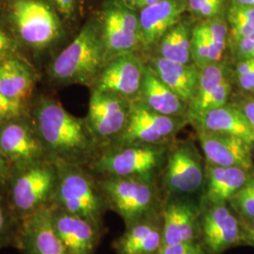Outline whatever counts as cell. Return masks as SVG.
I'll return each instance as SVG.
<instances>
[{"mask_svg": "<svg viewBox=\"0 0 254 254\" xmlns=\"http://www.w3.org/2000/svg\"><path fill=\"white\" fill-rule=\"evenodd\" d=\"M158 227L148 221H136V223L130 224L128 231L119 240L117 245L119 254H131L134 248L144 241Z\"/></svg>", "mask_w": 254, "mask_h": 254, "instance_id": "cell-30", "label": "cell"}, {"mask_svg": "<svg viewBox=\"0 0 254 254\" xmlns=\"http://www.w3.org/2000/svg\"><path fill=\"white\" fill-rule=\"evenodd\" d=\"M206 162L221 167H238L248 172L254 168L253 146L237 136L197 130Z\"/></svg>", "mask_w": 254, "mask_h": 254, "instance_id": "cell-15", "label": "cell"}, {"mask_svg": "<svg viewBox=\"0 0 254 254\" xmlns=\"http://www.w3.org/2000/svg\"><path fill=\"white\" fill-rule=\"evenodd\" d=\"M108 208L132 224L152 211L156 196L152 181L137 177L103 176L97 181Z\"/></svg>", "mask_w": 254, "mask_h": 254, "instance_id": "cell-6", "label": "cell"}, {"mask_svg": "<svg viewBox=\"0 0 254 254\" xmlns=\"http://www.w3.org/2000/svg\"><path fill=\"white\" fill-rule=\"evenodd\" d=\"M35 129L53 161L81 165L91 158L95 149L96 139L87 123L55 101H44L40 105Z\"/></svg>", "mask_w": 254, "mask_h": 254, "instance_id": "cell-1", "label": "cell"}, {"mask_svg": "<svg viewBox=\"0 0 254 254\" xmlns=\"http://www.w3.org/2000/svg\"><path fill=\"white\" fill-rule=\"evenodd\" d=\"M225 17L232 41H237L254 34V7L230 3Z\"/></svg>", "mask_w": 254, "mask_h": 254, "instance_id": "cell-28", "label": "cell"}, {"mask_svg": "<svg viewBox=\"0 0 254 254\" xmlns=\"http://www.w3.org/2000/svg\"><path fill=\"white\" fill-rule=\"evenodd\" d=\"M206 254L205 252H202V253H199V254Z\"/></svg>", "mask_w": 254, "mask_h": 254, "instance_id": "cell-45", "label": "cell"}, {"mask_svg": "<svg viewBox=\"0 0 254 254\" xmlns=\"http://www.w3.org/2000/svg\"><path fill=\"white\" fill-rule=\"evenodd\" d=\"M231 3H236V4H240V5L254 7V0H231Z\"/></svg>", "mask_w": 254, "mask_h": 254, "instance_id": "cell-43", "label": "cell"}, {"mask_svg": "<svg viewBox=\"0 0 254 254\" xmlns=\"http://www.w3.org/2000/svg\"><path fill=\"white\" fill-rule=\"evenodd\" d=\"M100 27L106 64L122 55L135 52L141 45L138 11L120 0L107 2Z\"/></svg>", "mask_w": 254, "mask_h": 254, "instance_id": "cell-7", "label": "cell"}, {"mask_svg": "<svg viewBox=\"0 0 254 254\" xmlns=\"http://www.w3.org/2000/svg\"><path fill=\"white\" fill-rule=\"evenodd\" d=\"M188 11L194 19H205L225 16L229 7L228 0H187Z\"/></svg>", "mask_w": 254, "mask_h": 254, "instance_id": "cell-32", "label": "cell"}, {"mask_svg": "<svg viewBox=\"0 0 254 254\" xmlns=\"http://www.w3.org/2000/svg\"><path fill=\"white\" fill-rule=\"evenodd\" d=\"M158 0H139L137 3H136V11H138V10H140L141 9H143V8H145V7H148V6H150V5H152V4H154L155 2H157Z\"/></svg>", "mask_w": 254, "mask_h": 254, "instance_id": "cell-42", "label": "cell"}, {"mask_svg": "<svg viewBox=\"0 0 254 254\" xmlns=\"http://www.w3.org/2000/svg\"><path fill=\"white\" fill-rule=\"evenodd\" d=\"M188 11L187 0H158L138 10L141 46H154Z\"/></svg>", "mask_w": 254, "mask_h": 254, "instance_id": "cell-19", "label": "cell"}, {"mask_svg": "<svg viewBox=\"0 0 254 254\" xmlns=\"http://www.w3.org/2000/svg\"><path fill=\"white\" fill-rule=\"evenodd\" d=\"M200 212L201 207L189 198L170 200L164 208L162 245L196 241L200 232Z\"/></svg>", "mask_w": 254, "mask_h": 254, "instance_id": "cell-18", "label": "cell"}, {"mask_svg": "<svg viewBox=\"0 0 254 254\" xmlns=\"http://www.w3.org/2000/svg\"><path fill=\"white\" fill-rule=\"evenodd\" d=\"M130 100L94 89L89 103L87 125L95 139L116 138L127 126Z\"/></svg>", "mask_w": 254, "mask_h": 254, "instance_id": "cell-11", "label": "cell"}, {"mask_svg": "<svg viewBox=\"0 0 254 254\" xmlns=\"http://www.w3.org/2000/svg\"><path fill=\"white\" fill-rule=\"evenodd\" d=\"M225 79H227L225 67L220 63L209 64L200 69L196 94L188 106L187 117L190 122L198 118L204 112L209 99Z\"/></svg>", "mask_w": 254, "mask_h": 254, "instance_id": "cell-26", "label": "cell"}, {"mask_svg": "<svg viewBox=\"0 0 254 254\" xmlns=\"http://www.w3.org/2000/svg\"><path fill=\"white\" fill-rule=\"evenodd\" d=\"M231 208L244 219L254 218V175L228 201Z\"/></svg>", "mask_w": 254, "mask_h": 254, "instance_id": "cell-31", "label": "cell"}, {"mask_svg": "<svg viewBox=\"0 0 254 254\" xmlns=\"http://www.w3.org/2000/svg\"><path fill=\"white\" fill-rule=\"evenodd\" d=\"M17 249L25 254H69L55 232L50 206L21 220Z\"/></svg>", "mask_w": 254, "mask_h": 254, "instance_id": "cell-16", "label": "cell"}, {"mask_svg": "<svg viewBox=\"0 0 254 254\" xmlns=\"http://www.w3.org/2000/svg\"><path fill=\"white\" fill-rule=\"evenodd\" d=\"M57 182V164L47 158L12 172L4 196L22 220L52 204Z\"/></svg>", "mask_w": 254, "mask_h": 254, "instance_id": "cell-4", "label": "cell"}, {"mask_svg": "<svg viewBox=\"0 0 254 254\" xmlns=\"http://www.w3.org/2000/svg\"><path fill=\"white\" fill-rule=\"evenodd\" d=\"M58 182L51 205L89 220L101 228L108 205L97 181L81 165L55 161Z\"/></svg>", "mask_w": 254, "mask_h": 254, "instance_id": "cell-2", "label": "cell"}, {"mask_svg": "<svg viewBox=\"0 0 254 254\" xmlns=\"http://www.w3.org/2000/svg\"><path fill=\"white\" fill-rule=\"evenodd\" d=\"M52 1L54 2L56 7L65 16L73 15L75 9L76 0H52Z\"/></svg>", "mask_w": 254, "mask_h": 254, "instance_id": "cell-37", "label": "cell"}, {"mask_svg": "<svg viewBox=\"0 0 254 254\" xmlns=\"http://www.w3.org/2000/svg\"><path fill=\"white\" fill-rule=\"evenodd\" d=\"M164 185L174 196L188 198L203 190L205 164L190 140L173 146L166 156Z\"/></svg>", "mask_w": 254, "mask_h": 254, "instance_id": "cell-8", "label": "cell"}, {"mask_svg": "<svg viewBox=\"0 0 254 254\" xmlns=\"http://www.w3.org/2000/svg\"><path fill=\"white\" fill-rule=\"evenodd\" d=\"M34 80L27 65L15 59L0 62V91L11 103L22 107L33 90Z\"/></svg>", "mask_w": 254, "mask_h": 254, "instance_id": "cell-24", "label": "cell"}, {"mask_svg": "<svg viewBox=\"0 0 254 254\" xmlns=\"http://www.w3.org/2000/svg\"><path fill=\"white\" fill-rule=\"evenodd\" d=\"M138 99L147 108L172 117L187 116L188 105L164 83L150 65H145Z\"/></svg>", "mask_w": 254, "mask_h": 254, "instance_id": "cell-20", "label": "cell"}, {"mask_svg": "<svg viewBox=\"0 0 254 254\" xmlns=\"http://www.w3.org/2000/svg\"><path fill=\"white\" fill-rule=\"evenodd\" d=\"M105 64L100 24L91 21L56 58L51 73L63 83L87 84L98 77Z\"/></svg>", "mask_w": 254, "mask_h": 254, "instance_id": "cell-3", "label": "cell"}, {"mask_svg": "<svg viewBox=\"0 0 254 254\" xmlns=\"http://www.w3.org/2000/svg\"><path fill=\"white\" fill-rule=\"evenodd\" d=\"M167 153L168 148L164 144L118 145L95 156L91 160V168L102 176L137 177L152 181Z\"/></svg>", "mask_w": 254, "mask_h": 254, "instance_id": "cell-5", "label": "cell"}, {"mask_svg": "<svg viewBox=\"0 0 254 254\" xmlns=\"http://www.w3.org/2000/svg\"><path fill=\"white\" fill-rule=\"evenodd\" d=\"M0 149L12 172L49 158L36 129L14 121L0 127Z\"/></svg>", "mask_w": 254, "mask_h": 254, "instance_id": "cell-12", "label": "cell"}, {"mask_svg": "<svg viewBox=\"0 0 254 254\" xmlns=\"http://www.w3.org/2000/svg\"><path fill=\"white\" fill-rule=\"evenodd\" d=\"M208 40L212 64H218L222 60L227 46L229 26L225 16L205 19L197 22Z\"/></svg>", "mask_w": 254, "mask_h": 254, "instance_id": "cell-27", "label": "cell"}, {"mask_svg": "<svg viewBox=\"0 0 254 254\" xmlns=\"http://www.w3.org/2000/svg\"><path fill=\"white\" fill-rule=\"evenodd\" d=\"M237 80L239 86L245 91H254V70L249 73L237 75Z\"/></svg>", "mask_w": 254, "mask_h": 254, "instance_id": "cell-39", "label": "cell"}, {"mask_svg": "<svg viewBox=\"0 0 254 254\" xmlns=\"http://www.w3.org/2000/svg\"><path fill=\"white\" fill-rule=\"evenodd\" d=\"M240 224L243 232L244 240H248L251 243L254 244V218L240 220Z\"/></svg>", "mask_w": 254, "mask_h": 254, "instance_id": "cell-38", "label": "cell"}, {"mask_svg": "<svg viewBox=\"0 0 254 254\" xmlns=\"http://www.w3.org/2000/svg\"><path fill=\"white\" fill-rule=\"evenodd\" d=\"M10 48V41L9 37L7 36L2 30H0V59L7 52Z\"/></svg>", "mask_w": 254, "mask_h": 254, "instance_id": "cell-41", "label": "cell"}, {"mask_svg": "<svg viewBox=\"0 0 254 254\" xmlns=\"http://www.w3.org/2000/svg\"><path fill=\"white\" fill-rule=\"evenodd\" d=\"M122 3H124L125 5H127V7L131 8V9H135L136 8V3L139 0H120ZM136 10V9H135Z\"/></svg>", "mask_w": 254, "mask_h": 254, "instance_id": "cell-44", "label": "cell"}, {"mask_svg": "<svg viewBox=\"0 0 254 254\" xmlns=\"http://www.w3.org/2000/svg\"><path fill=\"white\" fill-rule=\"evenodd\" d=\"M145 64L133 53L122 55L105 64L95 81V89L108 91L128 100L138 95Z\"/></svg>", "mask_w": 254, "mask_h": 254, "instance_id": "cell-14", "label": "cell"}, {"mask_svg": "<svg viewBox=\"0 0 254 254\" xmlns=\"http://www.w3.org/2000/svg\"><path fill=\"white\" fill-rule=\"evenodd\" d=\"M11 16L19 36L27 46L44 48L60 35L58 16L41 0H16L12 5Z\"/></svg>", "mask_w": 254, "mask_h": 254, "instance_id": "cell-10", "label": "cell"}, {"mask_svg": "<svg viewBox=\"0 0 254 254\" xmlns=\"http://www.w3.org/2000/svg\"><path fill=\"white\" fill-rule=\"evenodd\" d=\"M181 117L160 114L137 99L130 100L127 126L115 140L118 145L134 143L163 144L182 127Z\"/></svg>", "mask_w": 254, "mask_h": 254, "instance_id": "cell-9", "label": "cell"}, {"mask_svg": "<svg viewBox=\"0 0 254 254\" xmlns=\"http://www.w3.org/2000/svg\"><path fill=\"white\" fill-rule=\"evenodd\" d=\"M191 58L192 62L200 69L212 64L208 40L202 32L198 23L194 24L191 34Z\"/></svg>", "mask_w": 254, "mask_h": 254, "instance_id": "cell-33", "label": "cell"}, {"mask_svg": "<svg viewBox=\"0 0 254 254\" xmlns=\"http://www.w3.org/2000/svg\"><path fill=\"white\" fill-rule=\"evenodd\" d=\"M150 66L162 81L188 106L193 100L200 78V69L195 64H182L155 57Z\"/></svg>", "mask_w": 254, "mask_h": 254, "instance_id": "cell-23", "label": "cell"}, {"mask_svg": "<svg viewBox=\"0 0 254 254\" xmlns=\"http://www.w3.org/2000/svg\"><path fill=\"white\" fill-rule=\"evenodd\" d=\"M236 46V54L241 61L248 59V57L254 51V34L246 37L235 43Z\"/></svg>", "mask_w": 254, "mask_h": 254, "instance_id": "cell-35", "label": "cell"}, {"mask_svg": "<svg viewBox=\"0 0 254 254\" xmlns=\"http://www.w3.org/2000/svg\"><path fill=\"white\" fill-rule=\"evenodd\" d=\"M11 173L12 171L9 161L7 160V158L5 157V155L0 149V189L6 190L9 178L11 176Z\"/></svg>", "mask_w": 254, "mask_h": 254, "instance_id": "cell-36", "label": "cell"}, {"mask_svg": "<svg viewBox=\"0 0 254 254\" xmlns=\"http://www.w3.org/2000/svg\"><path fill=\"white\" fill-rule=\"evenodd\" d=\"M197 130L222 133L237 136L254 146V133L244 113L240 109L225 105L212 109L193 120Z\"/></svg>", "mask_w": 254, "mask_h": 254, "instance_id": "cell-22", "label": "cell"}, {"mask_svg": "<svg viewBox=\"0 0 254 254\" xmlns=\"http://www.w3.org/2000/svg\"><path fill=\"white\" fill-rule=\"evenodd\" d=\"M200 232L204 245L212 254H221L244 240L240 220L227 202L209 204L201 210Z\"/></svg>", "mask_w": 254, "mask_h": 254, "instance_id": "cell-13", "label": "cell"}, {"mask_svg": "<svg viewBox=\"0 0 254 254\" xmlns=\"http://www.w3.org/2000/svg\"><path fill=\"white\" fill-rule=\"evenodd\" d=\"M250 172L238 167H221L205 162L203 201L205 205L227 202L245 184Z\"/></svg>", "mask_w": 254, "mask_h": 254, "instance_id": "cell-21", "label": "cell"}, {"mask_svg": "<svg viewBox=\"0 0 254 254\" xmlns=\"http://www.w3.org/2000/svg\"><path fill=\"white\" fill-rule=\"evenodd\" d=\"M240 109L244 113L254 133V100L250 99V100L245 101Z\"/></svg>", "mask_w": 254, "mask_h": 254, "instance_id": "cell-40", "label": "cell"}, {"mask_svg": "<svg viewBox=\"0 0 254 254\" xmlns=\"http://www.w3.org/2000/svg\"><path fill=\"white\" fill-rule=\"evenodd\" d=\"M194 20L182 18L171 27L157 44V52L160 58L182 64H192L191 34Z\"/></svg>", "mask_w": 254, "mask_h": 254, "instance_id": "cell-25", "label": "cell"}, {"mask_svg": "<svg viewBox=\"0 0 254 254\" xmlns=\"http://www.w3.org/2000/svg\"><path fill=\"white\" fill-rule=\"evenodd\" d=\"M21 220L9 207L5 196L0 194V250L18 245Z\"/></svg>", "mask_w": 254, "mask_h": 254, "instance_id": "cell-29", "label": "cell"}, {"mask_svg": "<svg viewBox=\"0 0 254 254\" xmlns=\"http://www.w3.org/2000/svg\"><path fill=\"white\" fill-rule=\"evenodd\" d=\"M52 224L69 254H93L100 228L64 209L50 205Z\"/></svg>", "mask_w": 254, "mask_h": 254, "instance_id": "cell-17", "label": "cell"}, {"mask_svg": "<svg viewBox=\"0 0 254 254\" xmlns=\"http://www.w3.org/2000/svg\"><path fill=\"white\" fill-rule=\"evenodd\" d=\"M20 106H17L8 100L0 91V124H5L11 121L13 117L18 116L21 110Z\"/></svg>", "mask_w": 254, "mask_h": 254, "instance_id": "cell-34", "label": "cell"}]
</instances>
